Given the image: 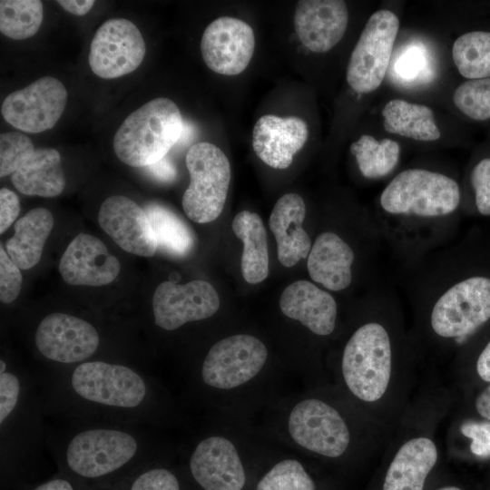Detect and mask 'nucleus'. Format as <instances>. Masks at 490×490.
<instances>
[{"label": "nucleus", "instance_id": "1", "mask_svg": "<svg viewBox=\"0 0 490 490\" xmlns=\"http://www.w3.org/2000/svg\"><path fill=\"white\" fill-rule=\"evenodd\" d=\"M184 122L172 100L155 98L132 112L114 134L116 156L132 167H147L163 159L181 139Z\"/></svg>", "mask_w": 490, "mask_h": 490}, {"label": "nucleus", "instance_id": "2", "mask_svg": "<svg viewBox=\"0 0 490 490\" xmlns=\"http://www.w3.org/2000/svg\"><path fill=\"white\" fill-rule=\"evenodd\" d=\"M342 374L350 392L364 402L379 400L388 388L392 372L389 335L379 323L359 327L342 356Z\"/></svg>", "mask_w": 490, "mask_h": 490}, {"label": "nucleus", "instance_id": "3", "mask_svg": "<svg viewBox=\"0 0 490 490\" xmlns=\"http://www.w3.org/2000/svg\"><path fill=\"white\" fill-rule=\"evenodd\" d=\"M459 202L460 190L456 181L423 169L401 172L380 196L381 207L388 213L425 218L450 214Z\"/></svg>", "mask_w": 490, "mask_h": 490}, {"label": "nucleus", "instance_id": "4", "mask_svg": "<svg viewBox=\"0 0 490 490\" xmlns=\"http://www.w3.org/2000/svg\"><path fill=\"white\" fill-rule=\"evenodd\" d=\"M186 167L191 181L182 196L183 211L192 221L211 222L220 215L227 199L229 160L219 147L201 142L189 149Z\"/></svg>", "mask_w": 490, "mask_h": 490}, {"label": "nucleus", "instance_id": "5", "mask_svg": "<svg viewBox=\"0 0 490 490\" xmlns=\"http://www.w3.org/2000/svg\"><path fill=\"white\" fill-rule=\"evenodd\" d=\"M399 20L388 10H379L368 20L349 58L347 82L359 93L376 90L388 68Z\"/></svg>", "mask_w": 490, "mask_h": 490}, {"label": "nucleus", "instance_id": "6", "mask_svg": "<svg viewBox=\"0 0 490 490\" xmlns=\"http://www.w3.org/2000/svg\"><path fill=\"white\" fill-rule=\"evenodd\" d=\"M490 318V279L471 277L449 288L436 301L430 324L439 337L463 338Z\"/></svg>", "mask_w": 490, "mask_h": 490}, {"label": "nucleus", "instance_id": "7", "mask_svg": "<svg viewBox=\"0 0 490 490\" xmlns=\"http://www.w3.org/2000/svg\"><path fill=\"white\" fill-rule=\"evenodd\" d=\"M145 53L138 27L125 18H111L98 28L91 42L89 65L98 77L114 79L136 70Z\"/></svg>", "mask_w": 490, "mask_h": 490}, {"label": "nucleus", "instance_id": "8", "mask_svg": "<svg viewBox=\"0 0 490 490\" xmlns=\"http://www.w3.org/2000/svg\"><path fill=\"white\" fill-rule=\"evenodd\" d=\"M67 90L58 79L44 76L7 95L1 106L4 119L25 132L53 128L65 108Z\"/></svg>", "mask_w": 490, "mask_h": 490}, {"label": "nucleus", "instance_id": "9", "mask_svg": "<svg viewBox=\"0 0 490 490\" xmlns=\"http://www.w3.org/2000/svg\"><path fill=\"white\" fill-rule=\"evenodd\" d=\"M267 357V348L259 338L246 334L228 337L209 350L202 365V379L212 387L234 388L253 378Z\"/></svg>", "mask_w": 490, "mask_h": 490}, {"label": "nucleus", "instance_id": "10", "mask_svg": "<svg viewBox=\"0 0 490 490\" xmlns=\"http://www.w3.org/2000/svg\"><path fill=\"white\" fill-rule=\"evenodd\" d=\"M288 427L298 445L328 457L343 455L350 442L348 426L340 414L316 398L302 400L293 407Z\"/></svg>", "mask_w": 490, "mask_h": 490}, {"label": "nucleus", "instance_id": "11", "mask_svg": "<svg viewBox=\"0 0 490 490\" xmlns=\"http://www.w3.org/2000/svg\"><path fill=\"white\" fill-rule=\"evenodd\" d=\"M71 383L82 397L119 407H137L146 394L143 380L132 369L102 361L79 365L73 373Z\"/></svg>", "mask_w": 490, "mask_h": 490}, {"label": "nucleus", "instance_id": "12", "mask_svg": "<svg viewBox=\"0 0 490 490\" xmlns=\"http://www.w3.org/2000/svg\"><path fill=\"white\" fill-rule=\"evenodd\" d=\"M136 450L135 439L127 433L91 429L76 435L71 440L66 459L74 472L93 478L122 467L134 456Z\"/></svg>", "mask_w": 490, "mask_h": 490}, {"label": "nucleus", "instance_id": "13", "mask_svg": "<svg viewBox=\"0 0 490 490\" xmlns=\"http://www.w3.org/2000/svg\"><path fill=\"white\" fill-rule=\"evenodd\" d=\"M219 308L217 291L201 279L183 285L163 281L152 297L155 324L165 330H174L187 322L208 318Z\"/></svg>", "mask_w": 490, "mask_h": 490}, {"label": "nucleus", "instance_id": "14", "mask_svg": "<svg viewBox=\"0 0 490 490\" xmlns=\"http://www.w3.org/2000/svg\"><path fill=\"white\" fill-rule=\"evenodd\" d=\"M255 49L253 30L246 22L230 16L215 19L205 28L201 52L206 65L223 75H237L249 65Z\"/></svg>", "mask_w": 490, "mask_h": 490}, {"label": "nucleus", "instance_id": "15", "mask_svg": "<svg viewBox=\"0 0 490 490\" xmlns=\"http://www.w3.org/2000/svg\"><path fill=\"white\" fill-rule=\"evenodd\" d=\"M35 345L48 359L74 363L91 357L99 346V335L89 322L65 313L46 316L35 332Z\"/></svg>", "mask_w": 490, "mask_h": 490}, {"label": "nucleus", "instance_id": "16", "mask_svg": "<svg viewBox=\"0 0 490 490\" xmlns=\"http://www.w3.org/2000/svg\"><path fill=\"white\" fill-rule=\"evenodd\" d=\"M98 222L123 250L152 257L158 249L155 233L144 209L122 195H113L102 203Z\"/></svg>", "mask_w": 490, "mask_h": 490}, {"label": "nucleus", "instance_id": "17", "mask_svg": "<svg viewBox=\"0 0 490 490\" xmlns=\"http://www.w3.org/2000/svg\"><path fill=\"white\" fill-rule=\"evenodd\" d=\"M121 265L97 237L78 234L64 252L59 271L64 280L75 286H104L120 273Z\"/></svg>", "mask_w": 490, "mask_h": 490}, {"label": "nucleus", "instance_id": "18", "mask_svg": "<svg viewBox=\"0 0 490 490\" xmlns=\"http://www.w3.org/2000/svg\"><path fill=\"white\" fill-rule=\"evenodd\" d=\"M348 22L347 5L341 0L297 2L294 26L302 44L313 53H326L344 36Z\"/></svg>", "mask_w": 490, "mask_h": 490}, {"label": "nucleus", "instance_id": "19", "mask_svg": "<svg viewBox=\"0 0 490 490\" xmlns=\"http://www.w3.org/2000/svg\"><path fill=\"white\" fill-rule=\"evenodd\" d=\"M191 475L204 490H241L246 476L236 447L221 436L198 444L190 461Z\"/></svg>", "mask_w": 490, "mask_h": 490}, {"label": "nucleus", "instance_id": "20", "mask_svg": "<svg viewBox=\"0 0 490 490\" xmlns=\"http://www.w3.org/2000/svg\"><path fill=\"white\" fill-rule=\"evenodd\" d=\"M309 136L306 122L296 116L265 114L252 131V146L257 156L275 169H286Z\"/></svg>", "mask_w": 490, "mask_h": 490}, {"label": "nucleus", "instance_id": "21", "mask_svg": "<svg viewBox=\"0 0 490 490\" xmlns=\"http://www.w3.org/2000/svg\"><path fill=\"white\" fill-rule=\"evenodd\" d=\"M279 308L285 316L317 335H329L335 328L338 308L334 298L308 280L289 285L280 296Z\"/></svg>", "mask_w": 490, "mask_h": 490}, {"label": "nucleus", "instance_id": "22", "mask_svg": "<svg viewBox=\"0 0 490 490\" xmlns=\"http://www.w3.org/2000/svg\"><path fill=\"white\" fill-rule=\"evenodd\" d=\"M306 215L303 199L297 193H287L276 202L269 220L275 235L278 258L285 267L295 266L309 256L311 240L303 229Z\"/></svg>", "mask_w": 490, "mask_h": 490}, {"label": "nucleus", "instance_id": "23", "mask_svg": "<svg viewBox=\"0 0 490 490\" xmlns=\"http://www.w3.org/2000/svg\"><path fill=\"white\" fill-rule=\"evenodd\" d=\"M354 252L349 245L334 232L319 234L308 256L310 278L324 288L338 291L348 288L352 279Z\"/></svg>", "mask_w": 490, "mask_h": 490}, {"label": "nucleus", "instance_id": "24", "mask_svg": "<svg viewBox=\"0 0 490 490\" xmlns=\"http://www.w3.org/2000/svg\"><path fill=\"white\" fill-rule=\"evenodd\" d=\"M437 457L436 446L430 438L417 436L407 440L394 456L382 490H423Z\"/></svg>", "mask_w": 490, "mask_h": 490}, {"label": "nucleus", "instance_id": "25", "mask_svg": "<svg viewBox=\"0 0 490 490\" xmlns=\"http://www.w3.org/2000/svg\"><path fill=\"white\" fill-rule=\"evenodd\" d=\"M11 181L25 195L58 196L65 187L60 153L53 148L31 150L17 164Z\"/></svg>", "mask_w": 490, "mask_h": 490}, {"label": "nucleus", "instance_id": "26", "mask_svg": "<svg viewBox=\"0 0 490 490\" xmlns=\"http://www.w3.org/2000/svg\"><path fill=\"white\" fill-rule=\"evenodd\" d=\"M53 226L52 213L42 207L30 210L15 223V233L7 240L5 249L19 269L29 270L40 261Z\"/></svg>", "mask_w": 490, "mask_h": 490}, {"label": "nucleus", "instance_id": "27", "mask_svg": "<svg viewBox=\"0 0 490 490\" xmlns=\"http://www.w3.org/2000/svg\"><path fill=\"white\" fill-rule=\"evenodd\" d=\"M232 230L243 242L241 272L250 284L263 281L269 274L267 234L260 217L249 211L239 212L232 220Z\"/></svg>", "mask_w": 490, "mask_h": 490}, {"label": "nucleus", "instance_id": "28", "mask_svg": "<svg viewBox=\"0 0 490 490\" xmlns=\"http://www.w3.org/2000/svg\"><path fill=\"white\" fill-rule=\"evenodd\" d=\"M382 115L388 132L423 142L440 138L433 111L427 106L394 99L385 105Z\"/></svg>", "mask_w": 490, "mask_h": 490}, {"label": "nucleus", "instance_id": "29", "mask_svg": "<svg viewBox=\"0 0 490 490\" xmlns=\"http://www.w3.org/2000/svg\"><path fill=\"white\" fill-rule=\"evenodd\" d=\"M144 211L155 233L158 248L176 256L188 255L194 246V236L190 227L169 208L150 202Z\"/></svg>", "mask_w": 490, "mask_h": 490}, {"label": "nucleus", "instance_id": "30", "mask_svg": "<svg viewBox=\"0 0 490 490\" xmlns=\"http://www.w3.org/2000/svg\"><path fill=\"white\" fill-rule=\"evenodd\" d=\"M453 61L467 80L490 77V31H471L460 35L452 48Z\"/></svg>", "mask_w": 490, "mask_h": 490}, {"label": "nucleus", "instance_id": "31", "mask_svg": "<svg viewBox=\"0 0 490 490\" xmlns=\"http://www.w3.org/2000/svg\"><path fill=\"white\" fill-rule=\"evenodd\" d=\"M358 169L366 178H380L387 175L399 161V144L390 139L376 140L364 134L350 145Z\"/></svg>", "mask_w": 490, "mask_h": 490}, {"label": "nucleus", "instance_id": "32", "mask_svg": "<svg viewBox=\"0 0 490 490\" xmlns=\"http://www.w3.org/2000/svg\"><path fill=\"white\" fill-rule=\"evenodd\" d=\"M43 3L39 0H1L0 31L13 40L34 35L43 22Z\"/></svg>", "mask_w": 490, "mask_h": 490}, {"label": "nucleus", "instance_id": "33", "mask_svg": "<svg viewBox=\"0 0 490 490\" xmlns=\"http://www.w3.org/2000/svg\"><path fill=\"white\" fill-rule=\"evenodd\" d=\"M456 107L474 121L490 120V77L462 83L454 92Z\"/></svg>", "mask_w": 490, "mask_h": 490}, {"label": "nucleus", "instance_id": "34", "mask_svg": "<svg viewBox=\"0 0 490 490\" xmlns=\"http://www.w3.org/2000/svg\"><path fill=\"white\" fill-rule=\"evenodd\" d=\"M256 490H316V485L299 461L286 459L260 479Z\"/></svg>", "mask_w": 490, "mask_h": 490}, {"label": "nucleus", "instance_id": "35", "mask_svg": "<svg viewBox=\"0 0 490 490\" xmlns=\"http://www.w3.org/2000/svg\"><path fill=\"white\" fill-rule=\"evenodd\" d=\"M427 54L424 46L410 44L403 48L397 56L394 72L397 77L404 83L427 80Z\"/></svg>", "mask_w": 490, "mask_h": 490}, {"label": "nucleus", "instance_id": "36", "mask_svg": "<svg viewBox=\"0 0 490 490\" xmlns=\"http://www.w3.org/2000/svg\"><path fill=\"white\" fill-rule=\"evenodd\" d=\"M31 139L23 133L10 132L0 135V177L12 174L17 164L31 150Z\"/></svg>", "mask_w": 490, "mask_h": 490}, {"label": "nucleus", "instance_id": "37", "mask_svg": "<svg viewBox=\"0 0 490 490\" xmlns=\"http://www.w3.org/2000/svg\"><path fill=\"white\" fill-rule=\"evenodd\" d=\"M23 277L20 269L8 256L3 245L0 246V300L8 304L18 297Z\"/></svg>", "mask_w": 490, "mask_h": 490}, {"label": "nucleus", "instance_id": "38", "mask_svg": "<svg viewBox=\"0 0 490 490\" xmlns=\"http://www.w3.org/2000/svg\"><path fill=\"white\" fill-rule=\"evenodd\" d=\"M470 181L477 211L482 215L490 216V157L483 158L474 166Z\"/></svg>", "mask_w": 490, "mask_h": 490}, {"label": "nucleus", "instance_id": "39", "mask_svg": "<svg viewBox=\"0 0 490 490\" xmlns=\"http://www.w3.org/2000/svg\"><path fill=\"white\" fill-rule=\"evenodd\" d=\"M131 490H180L175 475L162 468L152 469L141 475Z\"/></svg>", "mask_w": 490, "mask_h": 490}, {"label": "nucleus", "instance_id": "40", "mask_svg": "<svg viewBox=\"0 0 490 490\" xmlns=\"http://www.w3.org/2000/svg\"><path fill=\"white\" fill-rule=\"evenodd\" d=\"M463 435L471 439L470 448L474 455L490 456V424L468 422L461 426Z\"/></svg>", "mask_w": 490, "mask_h": 490}, {"label": "nucleus", "instance_id": "41", "mask_svg": "<svg viewBox=\"0 0 490 490\" xmlns=\"http://www.w3.org/2000/svg\"><path fill=\"white\" fill-rule=\"evenodd\" d=\"M20 385L18 378L12 373L0 374V423L9 416L16 406Z\"/></svg>", "mask_w": 490, "mask_h": 490}, {"label": "nucleus", "instance_id": "42", "mask_svg": "<svg viewBox=\"0 0 490 490\" xmlns=\"http://www.w3.org/2000/svg\"><path fill=\"white\" fill-rule=\"evenodd\" d=\"M20 212L18 196L7 188L0 190V232L4 233Z\"/></svg>", "mask_w": 490, "mask_h": 490}, {"label": "nucleus", "instance_id": "43", "mask_svg": "<svg viewBox=\"0 0 490 490\" xmlns=\"http://www.w3.org/2000/svg\"><path fill=\"white\" fill-rule=\"evenodd\" d=\"M146 168L148 172L153 178L163 182H171L177 176L175 166L165 158L147 166Z\"/></svg>", "mask_w": 490, "mask_h": 490}, {"label": "nucleus", "instance_id": "44", "mask_svg": "<svg viewBox=\"0 0 490 490\" xmlns=\"http://www.w3.org/2000/svg\"><path fill=\"white\" fill-rule=\"evenodd\" d=\"M65 11L78 16L86 15L93 6V0H58L56 1Z\"/></svg>", "mask_w": 490, "mask_h": 490}, {"label": "nucleus", "instance_id": "45", "mask_svg": "<svg viewBox=\"0 0 490 490\" xmlns=\"http://www.w3.org/2000/svg\"><path fill=\"white\" fill-rule=\"evenodd\" d=\"M476 371L484 381L490 382V341L477 358Z\"/></svg>", "mask_w": 490, "mask_h": 490}, {"label": "nucleus", "instance_id": "46", "mask_svg": "<svg viewBox=\"0 0 490 490\" xmlns=\"http://www.w3.org/2000/svg\"><path fill=\"white\" fill-rule=\"evenodd\" d=\"M475 408L482 417L490 421V385L477 397Z\"/></svg>", "mask_w": 490, "mask_h": 490}, {"label": "nucleus", "instance_id": "47", "mask_svg": "<svg viewBox=\"0 0 490 490\" xmlns=\"http://www.w3.org/2000/svg\"><path fill=\"white\" fill-rule=\"evenodd\" d=\"M34 490H74L72 485L63 479L51 480L36 487Z\"/></svg>", "mask_w": 490, "mask_h": 490}, {"label": "nucleus", "instance_id": "48", "mask_svg": "<svg viewBox=\"0 0 490 490\" xmlns=\"http://www.w3.org/2000/svg\"><path fill=\"white\" fill-rule=\"evenodd\" d=\"M437 490H461L459 487L457 486H445V487H441Z\"/></svg>", "mask_w": 490, "mask_h": 490}, {"label": "nucleus", "instance_id": "49", "mask_svg": "<svg viewBox=\"0 0 490 490\" xmlns=\"http://www.w3.org/2000/svg\"><path fill=\"white\" fill-rule=\"evenodd\" d=\"M0 365H1L0 372H1V373H4L5 370V367H6V366H5V363L3 360H1V361H0Z\"/></svg>", "mask_w": 490, "mask_h": 490}]
</instances>
